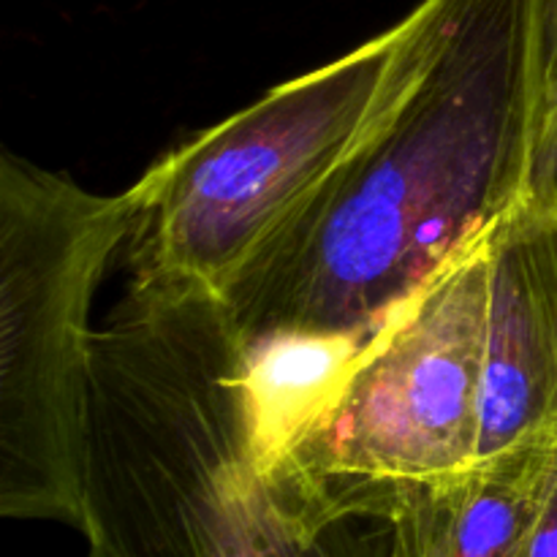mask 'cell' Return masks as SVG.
Returning <instances> with one entry per match:
<instances>
[{"mask_svg": "<svg viewBox=\"0 0 557 557\" xmlns=\"http://www.w3.org/2000/svg\"><path fill=\"white\" fill-rule=\"evenodd\" d=\"M76 531L85 557H389L381 517L313 525L277 495L226 302L158 281L92 335Z\"/></svg>", "mask_w": 557, "mask_h": 557, "instance_id": "cell-2", "label": "cell"}, {"mask_svg": "<svg viewBox=\"0 0 557 557\" xmlns=\"http://www.w3.org/2000/svg\"><path fill=\"white\" fill-rule=\"evenodd\" d=\"M406 47L397 22L354 52L272 87L128 188L136 281L223 294L379 112Z\"/></svg>", "mask_w": 557, "mask_h": 557, "instance_id": "cell-4", "label": "cell"}, {"mask_svg": "<svg viewBox=\"0 0 557 557\" xmlns=\"http://www.w3.org/2000/svg\"><path fill=\"white\" fill-rule=\"evenodd\" d=\"M542 0H422L379 112L228 283L245 348L362 346L525 205Z\"/></svg>", "mask_w": 557, "mask_h": 557, "instance_id": "cell-1", "label": "cell"}, {"mask_svg": "<svg viewBox=\"0 0 557 557\" xmlns=\"http://www.w3.org/2000/svg\"><path fill=\"white\" fill-rule=\"evenodd\" d=\"M547 451L549 435L386 498L370 515L384 520L389 557H525Z\"/></svg>", "mask_w": 557, "mask_h": 557, "instance_id": "cell-7", "label": "cell"}, {"mask_svg": "<svg viewBox=\"0 0 557 557\" xmlns=\"http://www.w3.org/2000/svg\"><path fill=\"white\" fill-rule=\"evenodd\" d=\"M525 557H557V428L549 435L547 473H544L542 498H539Z\"/></svg>", "mask_w": 557, "mask_h": 557, "instance_id": "cell-9", "label": "cell"}, {"mask_svg": "<svg viewBox=\"0 0 557 557\" xmlns=\"http://www.w3.org/2000/svg\"><path fill=\"white\" fill-rule=\"evenodd\" d=\"M487 237L370 335L270 451L272 487L308 522L368 515L482 462Z\"/></svg>", "mask_w": 557, "mask_h": 557, "instance_id": "cell-3", "label": "cell"}, {"mask_svg": "<svg viewBox=\"0 0 557 557\" xmlns=\"http://www.w3.org/2000/svg\"><path fill=\"white\" fill-rule=\"evenodd\" d=\"M134 232L128 190L0 161V515L79 525L90 305Z\"/></svg>", "mask_w": 557, "mask_h": 557, "instance_id": "cell-5", "label": "cell"}, {"mask_svg": "<svg viewBox=\"0 0 557 557\" xmlns=\"http://www.w3.org/2000/svg\"><path fill=\"white\" fill-rule=\"evenodd\" d=\"M525 205L557 215V0L539 5L536 141Z\"/></svg>", "mask_w": 557, "mask_h": 557, "instance_id": "cell-8", "label": "cell"}, {"mask_svg": "<svg viewBox=\"0 0 557 557\" xmlns=\"http://www.w3.org/2000/svg\"><path fill=\"white\" fill-rule=\"evenodd\" d=\"M487 253L482 460L557 428V215L520 205Z\"/></svg>", "mask_w": 557, "mask_h": 557, "instance_id": "cell-6", "label": "cell"}]
</instances>
